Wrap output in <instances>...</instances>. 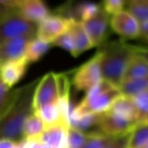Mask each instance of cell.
Wrapping results in <instances>:
<instances>
[{
	"instance_id": "6da1fadb",
	"label": "cell",
	"mask_w": 148,
	"mask_h": 148,
	"mask_svg": "<svg viewBox=\"0 0 148 148\" xmlns=\"http://www.w3.org/2000/svg\"><path fill=\"white\" fill-rule=\"evenodd\" d=\"M38 81L18 88L17 98L7 114L0 120V138H8L16 143L25 139L23 126L25 119L33 112L32 98Z\"/></svg>"
},
{
	"instance_id": "7a4b0ae2",
	"label": "cell",
	"mask_w": 148,
	"mask_h": 148,
	"mask_svg": "<svg viewBox=\"0 0 148 148\" xmlns=\"http://www.w3.org/2000/svg\"><path fill=\"white\" fill-rule=\"evenodd\" d=\"M99 47L102 79L119 87L125 68L134 55L132 45L119 39L106 42Z\"/></svg>"
},
{
	"instance_id": "3957f363",
	"label": "cell",
	"mask_w": 148,
	"mask_h": 148,
	"mask_svg": "<svg viewBox=\"0 0 148 148\" xmlns=\"http://www.w3.org/2000/svg\"><path fill=\"white\" fill-rule=\"evenodd\" d=\"M120 96L119 87L102 79L86 92L85 99L79 105L71 109L70 121L85 114H101L106 112Z\"/></svg>"
},
{
	"instance_id": "277c9868",
	"label": "cell",
	"mask_w": 148,
	"mask_h": 148,
	"mask_svg": "<svg viewBox=\"0 0 148 148\" xmlns=\"http://www.w3.org/2000/svg\"><path fill=\"white\" fill-rule=\"evenodd\" d=\"M37 25L27 21L14 10L0 19V44L18 37H35Z\"/></svg>"
},
{
	"instance_id": "5b68a950",
	"label": "cell",
	"mask_w": 148,
	"mask_h": 148,
	"mask_svg": "<svg viewBox=\"0 0 148 148\" xmlns=\"http://www.w3.org/2000/svg\"><path fill=\"white\" fill-rule=\"evenodd\" d=\"M100 67V53L96 54L82 64L73 76L72 83L77 90L87 92L102 80Z\"/></svg>"
},
{
	"instance_id": "8992f818",
	"label": "cell",
	"mask_w": 148,
	"mask_h": 148,
	"mask_svg": "<svg viewBox=\"0 0 148 148\" xmlns=\"http://www.w3.org/2000/svg\"><path fill=\"white\" fill-rule=\"evenodd\" d=\"M73 21L74 18L61 13H51L37 25L36 37L51 44L57 38L70 29Z\"/></svg>"
},
{
	"instance_id": "52a82bcc",
	"label": "cell",
	"mask_w": 148,
	"mask_h": 148,
	"mask_svg": "<svg viewBox=\"0 0 148 148\" xmlns=\"http://www.w3.org/2000/svg\"><path fill=\"white\" fill-rule=\"evenodd\" d=\"M58 85H57V74L49 72L39 80L35 87L32 98L33 112L38 108L58 102Z\"/></svg>"
},
{
	"instance_id": "ba28073f",
	"label": "cell",
	"mask_w": 148,
	"mask_h": 148,
	"mask_svg": "<svg viewBox=\"0 0 148 148\" xmlns=\"http://www.w3.org/2000/svg\"><path fill=\"white\" fill-rule=\"evenodd\" d=\"M136 125L137 123L135 121L109 110L99 114L98 119L99 130L102 133L109 136L129 132Z\"/></svg>"
},
{
	"instance_id": "9c48e42d",
	"label": "cell",
	"mask_w": 148,
	"mask_h": 148,
	"mask_svg": "<svg viewBox=\"0 0 148 148\" xmlns=\"http://www.w3.org/2000/svg\"><path fill=\"white\" fill-rule=\"evenodd\" d=\"M110 18L111 16H109L101 7L95 16L82 23L92 47L101 46L104 43H106L111 29Z\"/></svg>"
},
{
	"instance_id": "30bf717a",
	"label": "cell",
	"mask_w": 148,
	"mask_h": 148,
	"mask_svg": "<svg viewBox=\"0 0 148 148\" xmlns=\"http://www.w3.org/2000/svg\"><path fill=\"white\" fill-rule=\"evenodd\" d=\"M110 28L122 39L138 38L140 32L139 22L126 10L111 16Z\"/></svg>"
},
{
	"instance_id": "8fae6325",
	"label": "cell",
	"mask_w": 148,
	"mask_h": 148,
	"mask_svg": "<svg viewBox=\"0 0 148 148\" xmlns=\"http://www.w3.org/2000/svg\"><path fill=\"white\" fill-rule=\"evenodd\" d=\"M35 37H18L0 44V65L24 58L28 43Z\"/></svg>"
},
{
	"instance_id": "7c38bea8",
	"label": "cell",
	"mask_w": 148,
	"mask_h": 148,
	"mask_svg": "<svg viewBox=\"0 0 148 148\" xmlns=\"http://www.w3.org/2000/svg\"><path fill=\"white\" fill-rule=\"evenodd\" d=\"M16 11L34 25H38L51 13L44 0H22Z\"/></svg>"
},
{
	"instance_id": "4fadbf2b",
	"label": "cell",
	"mask_w": 148,
	"mask_h": 148,
	"mask_svg": "<svg viewBox=\"0 0 148 148\" xmlns=\"http://www.w3.org/2000/svg\"><path fill=\"white\" fill-rule=\"evenodd\" d=\"M28 64L29 63L24 57L0 65V79L9 88H12L25 75Z\"/></svg>"
},
{
	"instance_id": "5bb4252c",
	"label": "cell",
	"mask_w": 148,
	"mask_h": 148,
	"mask_svg": "<svg viewBox=\"0 0 148 148\" xmlns=\"http://www.w3.org/2000/svg\"><path fill=\"white\" fill-rule=\"evenodd\" d=\"M34 112L42 120L45 129L58 125H61L67 129L70 128V125L65 121L58 102L44 106L34 111Z\"/></svg>"
},
{
	"instance_id": "9a60e30c",
	"label": "cell",
	"mask_w": 148,
	"mask_h": 148,
	"mask_svg": "<svg viewBox=\"0 0 148 148\" xmlns=\"http://www.w3.org/2000/svg\"><path fill=\"white\" fill-rule=\"evenodd\" d=\"M69 31L71 34L74 44V51L72 54L74 58L79 57L85 51L92 48V45L82 22L74 19Z\"/></svg>"
},
{
	"instance_id": "2e32d148",
	"label": "cell",
	"mask_w": 148,
	"mask_h": 148,
	"mask_svg": "<svg viewBox=\"0 0 148 148\" xmlns=\"http://www.w3.org/2000/svg\"><path fill=\"white\" fill-rule=\"evenodd\" d=\"M67 131L66 127L58 125L45 128L39 138L51 148H68Z\"/></svg>"
},
{
	"instance_id": "e0dca14e",
	"label": "cell",
	"mask_w": 148,
	"mask_h": 148,
	"mask_svg": "<svg viewBox=\"0 0 148 148\" xmlns=\"http://www.w3.org/2000/svg\"><path fill=\"white\" fill-rule=\"evenodd\" d=\"M146 76H148V63L143 58L134 53L125 68L122 82L133 80Z\"/></svg>"
},
{
	"instance_id": "ac0fdd59",
	"label": "cell",
	"mask_w": 148,
	"mask_h": 148,
	"mask_svg": "<svg viewBox=\"0 0 148 148\" xmlns=\"http://www.w3.org/2000/svg\"><path fill=\"white\" fill-rule=\"evenodd\" d=\"M100 9L101 5L99 4L90 1H85L78 4L76 6L72 7L69 12L68 16L74 18L75 20L83 23L95 16Z\"/></svg>"
},
{
	"instance_id": "d6986e66",
	"label": "cell",
	"mask_w": 148,
	"mask_h": 148,
	"mask_svg": "<svg viewBox=\"0 0 148 148\" xmlns=\"http://www.w3.org/2000/svg\"><path fill=\"white\" fill-rule=\"evenodd\" d=\"M108 110L115 113H118L119 115H122L132 121H135L137 124L138 123V115L132 98H128L121 95L113 102V104L111 106V107Z\"/></svg>"
},
{
	"instance_id": "ffe728a7",
	"label": "cell",
	"mask_w": 148,
	"mask_h": 148,
	"mask_svg": "<svg viewBox=\"0 0 148 148\" xmlns=\"http://www.w3.org/2000/svg\"><path fill=\"white\" fill-rule=\"evenodd\" d=\"M51 47V45L50 43L43 41L35 37L28 43L25 58L29 64L37 62L47 53Z\"/></svg>"
},
{
	"instance_id": "44dd1931",
	"label": "cell",
	"mask_w": 148,
	"mask_h": 148,
	"mask_svg": "<svg viewBox=\"0 0 148 148\" xmlns=\"http://www.w3.org/2000/svg\"><path fill=\"white\" fill-rule=\"evenodd\" d=\"M119 92L122 96L132 98L141 92L148 91V76L121 82L119 86Z\"/></svg>"
},
{
	"instance_id": "7402d4cb",
	"label": "cell",
	"mask_w": 148,
	"mask_h": 148,
	"mask_svg": "<svg viewBox=\"0 0 148 148\" xmlns=\"http://www.w3.org/2000/svg\"><path fill=\"white\" fill-rule=\"evenodd\" d=\"M125 10L129 12L139 24L148 21V0H125Z\"/></svg>"
},
{
	"instance_id": "603a6c76",
	"label": "cell",
	"mask_w": 148,
	"mask_h": 148,
	"mask_svg": "<svg viewBox=\"0 0 148 148\" xmlns=\"http://www.w3.org/2000/svg\"><path fill=\"white\" fill-rule=\"evenodd\" d=\"M18 89L12 90L5 86L0 79V120H1L12 108Z\"/></svg>"
},
{
	"instance_id": "cb8c5ba5",
	"label": "cell",
	"mask_w": 148,
	"mask_h": 148,
	"mask_svg": "<svg viewBox=\"0 0 148 148\" xmlns=\"http://www.w3.org/2000/svg\"><path fill=\"white\" fill-rule=\"evenodd\" d=\"M45 130V125L39 117L33 112L25 121L23 126V136L25 138L38 137Z\"/></svg>"
},
{
	"instance_id": "d4e9b609",
	"label": "cell",
	"mask_w": 148,
	"mask_h": 148,
	"mask_svg": "<svg viewBox=\"0 0 148 148\" xmlns=\"http://www.w3.org/2000/svg\"><path fill=\"white\" fill-rule=\"evenodd\" d=\"M147 143L148 123H138L131 132L129 148H143Z\"/></svg>"
},
{
	"instance_id": "484cf974",
	"label": "cell",
	"mask_w": 148,
	"mask_h": 148,
	"mask_svg": "<svg viewBox=\"0 0 148 148\" xmlns=\"http://www.w3.org/2000/svg\"><path fill=\"white\" fill-rule=\"evenodd\" d=\"M99 114H85L70 121V127L79 130L84 133H90V130L96 127L98 130V119ZM100 132V131H99Z\"/></svg>"
},
{
	"instance_id": "4316f807",
	"label": "cell",
	"mask_w": 148,
	"mask_h": 148,
	"mask_svg": "<svg viewBox=\"0 0 148 148\" xmlns=\"http://www.w3.org/2000/svg\"><path fill=\"white\" fill-rule=\"evenodd\" d=\"M87 138L88 133L70 127L67 131V146L68 148H82Z\"/></svg>"
},
{
	"instance_id": "83f0119b",
	"label": "cell",
	"mask_w": 148,
	"mask_h": 148,
	"mask_svg": "<svg viewBox=\"0 0 148 148\" xmlns=\"http://www.w3.org/2000/svg\"><path fill=\"white\" fill-rule=\"evenodd\" d=\"M137 115L138 123L143 119L145 114L148 112V91L141 92L132 98Z\"/></svg>"
},
{
	"instance_id": "f1b7e54d",
	"label": "cell",
	"mask_w": 148,
	"mask_h": 148,
	"mask_svg": "<svg viewBox=\"0 0 148 148\" xmlns=\"http://www.w3.org/2000/svg\"><path fill=\"white\" fill-rule=\"evenodd\" d=\"M111 138L112 136L99 132L88 133V138L82 148H103Z\"/></svg>"
},
{
	"instance_id": "f546056e",
	"label": "cell",
	"mask_w": 148,
	"mask_h": 148,
	"mask_svg": "<svg viewBox=\"0 0 148 148\" xmlns=\"http://www.w3.org/2000/svg\"><path fill=\"white\" fill-rule=\"evenodd\" d=\"M131 132L112 136L110 140L106 144L103 148H129Z\"/></svg>"
},
{
	"instance_id": "4dcf8cb0",
	"label": "cell",
	"mask_w": 148,
	"mask_h": 148,
	"mask_svg": "<svg viewBox=\"0 0 148 148\" xmlns=\"http://www.w3.org/2000/svg\"><path fill=\"white\" fill-rule=\"evenodd\" d=\"M51 46H58L60 47L67 51H69L71 55L73 54L74 51V44H73V39L71 37V34L70 31L68 30L66 32L57 38L51 44Z\"/></svg>"
},
{
	"instance_id": "1f68e13d",
	"label": "cell",
	"mask_w": 148,
	"mask_h": 148,
	"mask_svg": "<svg viewBox=\"0 0 148 148\" xmlns=\"http://www.w3.org/2000/svg\"><path fill=\"white\" fill-rule=\"evenodd\" d=\"M125 0H102L100 4L102 9L109 16H112L125 10Z\"/></svg>"
},
{
	"instance_id": "d6a6232c",
	"label": "cell",
	"mask_w": 148,
	"mask_h": 148,
	"mask_svg": "<svg viewBox=\"0 0 148 148\" xmlns=\"http://www.w3.org/2000/svg\"><path fill=\"white\" fill-rule=\"evenodd\" d=\"M57 85L58 99L70 98V87L71 82L69 77L64 73L57 74Z\"/></svg>"
},
{
	"instance_id": "836d02e7",
	"label": "cell",
	"mask_w": 148,
	"mask_h": 148,
	"mask_svg": "<svg viewBox=\"0 0 148 148\" xmlns=\"http://www.w3.org/2000/svg\"><path fill=\"white\" fill-rule=\"evenodd\" d=\"M24 148H51L50 145L43 142L39 136L36 138H27L25 140Z\"/></svg>"
},
{
	"instance_id": "e575fe53",
	"label": "cell",
	"mask_w": 148,
	"mask_h": 148,
	"mask_svg": "<svg viewBox=\"0 0 148 148\" xmlns=\"http://www.w3.org/2000/svg\"><path fill=\"white\" fill-rule=\"evenodd\" d=\"M74 2H75V0H66V1L58 8V12H57L67 16V15L69 14L70 10H71V7L73 6Z\"/></svg>"
},
{
	"instance_id": "d590c367",
	"label": "cell",
	"mask_w": 148,
	"mask_h": 148,
	"mask_svg": "<svg viewBox=\"0 0 148 148\" xmlns=\"http://www.w3.org/2000/svg\"><path fill=\"white\" fill-rule=\"evenodd\" d=\"M22 0H0V4L10 10H17Z\"/></svg>"
},
{
	"instance_id": "8d00e7d4",
	"label": "cell",
	"mask_w": 148,
	"mask_h": 148,
	"mask_svg": "<svg viewBox=\"0 0 148 148\" xmlns=\"http://www.w3.org/2000/svg\"><path fill=\"white\" fill-rule=\"evenodd\" d=\"M133 51L135 54L143 58L148 63V47H142V46H136L132 45Z\"/></svg>"
},
{
	"instance_id": "74e56055",
	"label": "cell",
	"mask_w": 148,
	"mask_h": 148,
	"mask_svg": "<svg viewBox=\"0 0 148 148\" xmlns=\"http://www.w3.org/2000/svg\"><path fill=\"white\" fill-rule=\"evenodd\" d=\"M143 41L148 43V21L140 24V32H139V36Z\"/></svg>"
},
{
	"instance_id": "f35d334b",
	"label": "cell",
	"mask_w": 148,
	"mask_h": 148,
	"mask_svg": "<svg viewBox=\"0 0 148 148\" xmlns=\"http://www.w3.org/2000/svg\"><path fill=\"white\" fill-rule=\"evenodd\" d=\"M16 144V142L8 138H0V148H12Z\"/></svg>"
},
{
	"instance_id": "ab89813d",
	"label": "cell",
	"mask_w": 148,
	"mask_h": 148,
	"mask_svg": "<svg viewBox=\"0 0 148 148\" xmlns=\"http://www.w3.org/2000/svg\"><path fill=\"white\" fill-rule=\"evenodd\" d=\"M12 11H14V10H10V9L5 7L4 5H2L1 4H0V19L3 18L5 16H6L8 13H10Z\"/></svg>"
},
{
	"instance_id": "60d3db41",
	"label": "cell",
	"mask_w": 148,
	"mask_h": 148,
	"mask_svg": "<svg viewBox=\"0 0 148 148\" xmlns=\"http://www.w3.org/2000/svg\"><path fill=\"white\" fill-rule=\"evenodd\" d=\"M25 140H26V138H25V139H24V140H23V141H21V142L17 143V144H16L12 148H24V145H25Z\"/></svg>"
},
{
	"instance_id": "b9f144b4",
	"label": "cell",
	"mask_w": 148,
	"mask_h": 148,
	"mask_svg": "<svg viewBox=\"0 0 148 148\" xmlns=\"http://www.w3.org/2000/svg\"><path fill=\"white\" fill-rule=\"evenodd\" d=\"M139 123H148V112L145 114V116L143 118V119Z\"/></svg>"
},
{
	"instance_id": "7bdbcfd3",
	"label": "cell",
	"mask_w": 148,
	"mask_h": 148,
	"mask_svg": "<svg viewBox=\"0 0 148 148\" xmlns=\"http://www.w3.org/2000/svg\"><path fill=\"white\" fill-rule=\"evenodd\" d=\"M143 148H148V143H147V144H146V145H145Z\"/></svg>"
}]
</instances>
